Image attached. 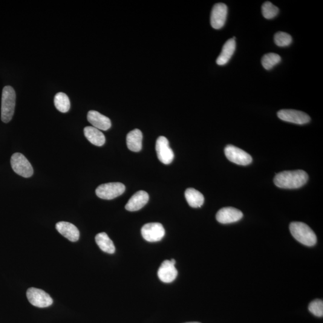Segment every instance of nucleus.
Returning <instances> with one entry per match:
<instances>
[{
    "label": "nucleus",
    "mask_w": 323,
    "mask_h": 323,
    "mask_svg": "<svg viewBox=\"0 0 323 323\" xmlns=\"http://www.w3.org/2000/svg\"><path fill=\"white\" fill-rule=\"evenodd\" d=\"M308 180V175L303 170L285 171L278 173L274 177L275 185L279 188L298 189L305 185Z\"/></svg>",
    "instance_id": "1"
},
{
    "label": "nucleus",
    "mask_w": 323,
    "mask_h": 323,
    "mask_svg": "<svg viewBox=\"0 0 323 323\" xmlns=\"http://www.w3.org/2000/svg\"><path fill=\"white\" fill-rule=\"evenodd\" d=\"M290 230L293 237L300 243L308 247L316 244V235L307 224L302 222H293L290 224Z\"/></svg>",
    "instance_id": "2"
},
{
    "label": "nucleus",
    "mask_w": 323,
    "mask_h": 323,
    "mask_svg": "<svg viewBox=\"0 0 323 323\" xmlns=\"http://www.w3.org/2000/svg\"><path fill=\"white\" fill-rule=\"evenodd\" d=\"M16 106V92L10 86H5L2 92L1 120L8 123L12 119Z\"/></svg>",
    "instance_id": "3"
},
{
    "label": "nucleus",
    "mask_w": 323,
    "mask_h": 323,
    "mask_svg": "<svg viewBox=\"0 0 323 323\" xmlns=\"http://www.w3.org/2000/svg\"><path fill=\"white\" fill-rule=\"evenodd\" d=\"M10 163L11 168L17 174L25 178L30 177L33 175V166L24 155L15 153L11 156Z\"/></svg>",
    "instance_id": "4"
},
{
    "label": "nucleus",
    "mask_w": 323,
    "mask_h": 323,
    "mask_svg": "<svg viewBox=\"0 0 323 323\" xmlns=\"http://www.w3.org/2000/svg\"><path fill=\"white\" fill-rule=\"evenodd\" d=\"M125 186L121 183H108L97 187L96 195L103 200H111L119 197L125 191Z\"/></svg>",
    "instance_id": "5"
},
{
    "label": "nucleus",
    "mask_w": 323,
    "mask_h": 323,
    "mask_svg": "<svg viewBox=\"0 0 323 323\" xmlns=\"http://www.w3.org/2000/svg\"><path fill=\"white\" fill-rule=\"evenodd\" d=\"M27 296L29 302L34 307L47 308L53 304V299L48 293L39 288H28Z\"/></svg>",
    "instance_id": "6"
},
{
    "label": "nucleus",
    "mask_w": 323,
    "mask_h": 323,
    "mask_svg": "<svg viewBox=\"0 0 323 323\" xmlns=\"http://www.w3.org/2000/svg\"><path fill=\"white\" fill-rule=\"evenodd\" d=\"M224 154L227 160L237 165L246 166L252 162L253 159L249 154L234 146H227Z\"/></svg>",
    "instance_id": "7"
},
{
    "label": "nucleus",
    "mask_w": 323,
    "mask_h": 323,
    "mask_svg": "<svg viewBox=\"0 0 323 323\" xmlns=\"http://www.w3.org/2000/svg\"><path fill=\"white\" fill-rule=\"evenodd\" d=\"M165 231L162 224L150 223L144 224L141 229V235L145 240L155 242L160 241L165 236Z\"/></svg>",
    "instance_id": "8"
},
{
    "label": "nucleus",
    "mask_w": 323,
    "mask_h": 323,
    "mask_svg": "<svg viewBox=\"0 0 323 323\" xmlns=\"http://www.w3.org/2000/svg\"><path fill=\"white\" fill-rule=\"evenodd\" d=\"M277 116L282 120L285 122L304 125L309 123L311 118L309 115L305 112L295 110V109H281L277 112Z\"/></svg>",
    "instance_id": "9"
},
{
    "label": "nucleus",
    "mask_w": 323,
    "mask_h": 323,
    "mask_svg": "<svg viewBox=\"0 0 323 323\" xmlns=\"http://www.w3.org/2000/svg\"><path fill=\"white\" fill-rule=\"evenodd\" d=\"M156 151L159 160L165 165H169L174 160V152L170 148L169 141L165 137L161 136L158 138L156 143Z\"/></svg>",
    "instance_id": "10"
},
{
    "label": "nucleus",
    "mask_w": 323,
    "mask_h": 323,
    "mask_svg": "<svg viewBox=\"0 0 323 323\" xmlns=\"http://www.w3.org/2000/svg\"><path fill=\"white\" fill-rule=\"evenodd\" d=\"M227 6L226 4L219 2L213 7L210 17V22L213 28L219 30L223 27L227 16Z\"/></svg>",
    "instance_id": "11"
},
{
    "label": "nucleus",
    "mask_w": 323,
    "mask_h": 323,
    "mask_svg": "<svg viewBox=\"0 0 323 323\" xmlns=\"http://www.w3.org/2000/svg\"><path fill=\"white\" fill-rule=\"evenodd\" d=\"M243 214L238 209L233 207H225L220 209L216 215V219L221 224L235 223L240 220Z\"/></svg>",
    "instance_id": "12"
},
{
    "label": "nucleus",
    "mask_w": 323,
    "mask_h": 323,
    "mask_svg": "<svg viewBox=\"0 0 323 323\" xmlns=\"http://www.w3.org/2000/svg\"><path fill=\"white\" fill-rule=\"evenodd\" d=\"M178 272L176 269L175 265L171 263L170 261H165L162 264L161 266L159 268L158 275L161 281L165 283L174 281L177 278Z\"/></svg>",
    "instance_id": "13"
},
{
    "label": "nucleus",
    "mask_w": 323,
    "mask_h": 323,
    "mask_svg": "<svg viewBox=\"0 0 323 323\" xmlns=\"http://www.w3.org/2000/svg\"><path fill=\"white\" fill-rule=\"evenodd\" d=\"M87 118L89 122L99 130L108 131L111 128L110 119L99 112L95 110L89 111Z\"/></svg>",
    "instance_id": "14"
},
{
    "label": "nucleus",
    "mask_w": 323,
    "mask_h": 323,
    "mask_svg": "<svg viewBox=\"0 0 323 323\" xmlns=\"http://www.w3.org/2000/svg\"><path fill=\"white\" fill-rule=\"evenodd\" d=\"M149 200L148 193L144 190H140L130 198L125 206V209L129 212L138 211L146 206Z\"/></svg>",
    "instance_id": "15"
},
{
    "label": "nucleus",
    "mask_w": 323,
    "mask_h": 323,
    "mask_svg": "<svg viewBox=\"0 0 323 323\" xmlns=\"http://www.w3.org/2000/svg\"><path fill=\"white\" fill-rule=\"evenodd\" d=\"M56 229L63 236L71 242L79 240L80 232L75 225L66 221H60L56 224Z\"/></svg>",
    "instance_id": "16"
},
{
    "label": "nucleus",
    "mask_w": 323,
    "mask_h": 323,
    "mask_svg": "<svg viewBox=\"0 0 323 323\" xmlns=\"http://www.w3.org/2000/svg\"><path fill=\"white\" fill-rule=\"evenodd\" d=\"M236 49V42L234 39H230L224 43L222 48L221 53L217 57L216 62L218 65H226L231 59Z\"/></svg>",
    "instance_id": "17"
},
{
    "label": "nucleus",
    "mask_w": 323,
    "mask_h": 323,
    "mask_svg": "<svg viewBox=\"0 0 323 323\" xmlns=\"http://www.w3.org/2000/svg\"><path fill=\"white\" fill-rule=\"evenodd\" d=\"M142 132L138 129L129 132L126 137V144L130 151L138 152L142 149Z\"/></svg>",
    "instance_id": "18"
},
{
    "label": "nucleus",
    "mask_w": 323,
    "mask_h": 323,
    "mask_svg": "<svg viewBox=\"0 0 323 323\" xmlns=\"http://www.w3.org/2000/svg\"><path fill=\"white\" fill-rule=\"evenodd\" d=\"M84 134L89 142L95 146L101 147L106 143V137L102 131L93 126H86Z\"/></svg>",
    "instance_id": "19"
},
{
    "label": "nucleus",
    "mask_w": 323,
    "mask_h": 323,
    "mask_svg": "<svg viewBox=\"0 0 323 323\" xmlns=\"http://www.w3.org/2000/svg\"><path fill=\"white\" fill-rule=\"evenodd\" d=\"M95 241L100 249L104 252L108 254H113L115 252V246L111 239L105 232H102L95 236Z\"/></svg>",
    "instance_id": "20"
},
{
    "label": "nucleus",
    "mask_w": 323,
    "mask_h": 323,
    "mask_svg": "<svg viewBox=\"0 0 323 323\" xmlns=\"http://www.w3.org/2000/svg\"><path fill=\"white\" fill-rule=\"evenodd\" d=\"M185 198L187 203L192 208H200L204 203L203 195L193 188L186 189Z\"/></svg>",
    "instance_id": "21"
},
{
    "label": "nucleus",
    "mask_w": 323,
    "mask_h": 323,
    "mask_svg": "<svg viewBox=\"0 0 323 323\" xmlns=\"http://www.w3.org/2000/svg\"><path fill=\"white\" fill-rule=\"evenodd\" d=\"M54 105L60 112L65 113L70 109V101L67 95L63 92L57 93L54 99Z\"/></svg>",
    "instance_id": "22"
},
{
    "label": "nucleus",
    "mask_w": 323,
    "mask_h": 323,
    "mask_svg": "<svg viewBox=\"0 0 323 323\" xmlns=\"http://www.w3.org/2000/svg\"><path fill=\"white\" fill-rule=\"evenodd\" d=\"M281 58L279 54L269 53L265 54L262 58V64L264 68L269 70L281 62Z\"/></svg>",
    "instance_id": "23"
},
{
    "label": "nucleus",
    "mask_w": 323,
    "mask_h": 323,
    "mask_svg": "<svg viewBox=\"0 0 323 323\" xmlns=\"http://www.w3.org/2000/svg\"><path fill=\"white\" fill-rule=\"evenodd\" d=\"M262 14L265 18L271 19L277 16L278 8L269 1L265 2L262 7Z\"/></svg>",
    "instance_id": "24"
},
{
    "label": "nucleus",
    "mask_w": 323,
    "mask_h": 323,
    "mask_svg": "<svg viewBox=\"0 0 323 323\" xmlns=\"http://www.w3.org/2000/svg\"><path fill=\"white\" fill-rule=\"evenodd\" d=\"M274 42L279 47H286L292 43V37L289 34L279 31L274 36Z\"/></svg>",
    "instance_id": "25"
},
{
    "label": "nucleus",
    "mask_w": 323,
    "mask_h": 323,
    "mask_svg": "<svg viewBox=\"0 0 323 323\" xmlns=\"http://www.w3.org/2000/svg\"><path fill=\"white\" fill-rule=\"evenodd\" d=\"M308 309L313 315L322 317L323 316V302L322 300L316 299L311 302L308 307Z\"/></svg>",
    "instance_id": "26"
},
{
    "label": "nucleus",
    "mask_w": 323,
    "mask_h": 323,
    "mask_svg": "<svg viewBox=\"0 0 323 323\" xmlns=\"http://www.w3.org/2000/svg\"><path fill=\"white\" fill-rule=\"evenodd\" d=\"M170 261L171 262V263H172L173 265H175V264H176V261L174 260V259H171V260Z\"/></svg>",
    "instance_id": "27"
},
{
    "label": "nucleus",
    "mask_w": 323,
    "mask_h": 323,
    "mask_svg": "<svg viewBox=\"0 0 323 323\" xmlns=\"http://www.w3.org/2000/svg\"><path fill=\"white\" fill-rule=\"evenodd\" d=\"M201 323L199 322H190V323Z\"/></svg>",
    "instance_id": "28"
}]
</instances>
